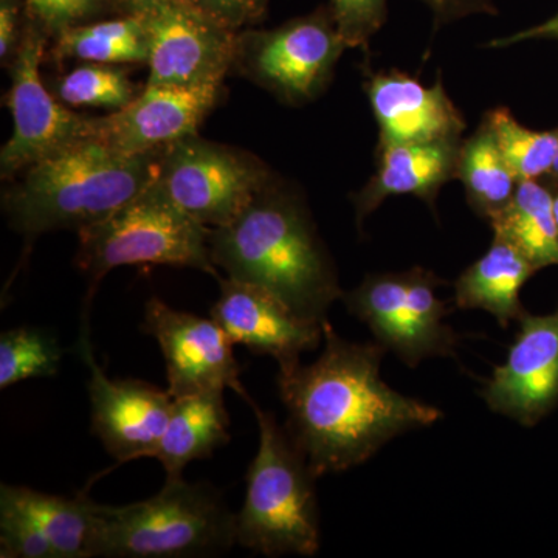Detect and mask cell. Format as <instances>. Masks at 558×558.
<instances>
[{
    "label": "cell",
    "mask_w": 558,
    "mask_h": 558,
    "mask_svg": "<svg viewBox=\"0 0 558 558\" xmlns=\"http://www.w3.org/2000/svg\"><path fill=\"white\" fill-rule=\"evenodd\" d=\"M442 284L433 271L414 267L368 275L359 288L343 292L341 300L368 326L377 343L416 368L427 359L457 355V333L444 323L449 311L436 295Z\"/></svg>",
    "instance_id": "cell-7"
},
{
    "label": "cell",
    "mask_w": 558,
    "mask_h": 558,
    "mask_svg": "<svg viewBox=\"0 0 558 558\" xmlns=\"http://www.w3.org/2000/svg\"><path fill=\"white\" fill-rule=\"evenodd\" d=\"M537 267L515 245L494 236L490 247L454 282L459 310H481L494 315L501 328L526 314L520 292Z\"/></svg>",
    "instance_id": "cell-19"
},
{
    "label": "cell",
    "mask_w": 558,
    "mask_h": 558,
    "mask_svg": "<svg viewBox=\"0 0 558 558\" xmlns=\"http://www.w3.org/2000/svg\"><path fill=\"white\" fill-rule=\"evenodd\" d=\"M275 182L258 157L193 134L159 153L157 186L183 213L204 226H227Z\"/></svg>",
    "instance_id": "cell-8"
},
{
    "label": "cell",
    "mask_w": 558,
    "mask_h": 558,
    "mask_svg": "<svg viewBox=\"0 0 558 558\" xmlns=\"http://www.w3.org/2000/svg\"><path fill=\"white\" fill-rule=\"evenodd\" d=\"M50 36L28 16L20 47L10 62L11 87L7 106L13 134L0 150V175L13 179L60 150L94 137V117L73 112L44 86L40 64Z\"/></svg>",
    "instance_id": "cell-10"
},
{
    "label": "cell",
    "mask_w": 558,
    "mask_h": 558,
    "mask_svg": "<svg viewBox=\"0 0 558 558\" xmlns=\"http://www.w3.org/2000/svg\"><path fill=\"white\" fill-rule=\"evenodd\" d=\"M222 84L148 86L126 108L94 117V137L124 154H148L197 134Z\"/></svg>",
    "instance_id": "cell-16"
},
{
    "label": "cell",
    "mask_w": 558,
    "mask_h": 558,
    "mask_svg": "<svg viewBox=\"0 0 558 558\" xmlns=\"http://www.w3.org/2000/svg\"><path fill=\"white\" fill-rule=\"evenodd\" d=\"M462 140L379 145V167L354 196L359 226L392 196H416L435 204L444 183L457 179Z\"/></svg>",
    "instance_id": "cell-18"
},
{
    "label": "cell",
    "mask_w": 558,
    "mask_h": 558,
    "mask_svg": "<svg viewBox=\"0 0 558 558\" xmlns=\"http://www.w3.org/2000/svg\"><path fill=\"white\" fill-rule=\"evenodd\" d=\"M457 179L464 185L470 207L481 218L494 219L512 199L519 182L499 153L486 120L472 137L461 143Z\"/></svg>",
    "instance_id": "cell-24"
},
{
    "label": "cell",
    "mask_w": 558,
    "mask_h": 558,
    "mask_svg": "<svg viewBox=\"0 0 558 558\" xmlns=\"http://www.w3.org/2000/svg\"><path fill=\"white\" fill-rule=\"evenodd\" d=\"M554 215H556L557 223H558V196L554 197Z\"/></svg>",
    "instance_id": "cell-37"
},
{
    "label": "cell",
    "mask_w": 558,
    "mask_h": 558,
    "mask_svg": "<svg viewBox=\"0 0 558 558\" xmlns=\"http://www.w3.org/2000/svg\"><path fill=\"white\" fill-rule=\"evenodd\" d=\"M142 330L159 341L172 399L223 392L226 388L241 398L247 396L240 380V363L233 355V341L215 319L172 310L159 296H153L145 306Z\"/></svg>",
    "instance_id": "cell-12"
},
{
    "label": "cell",
    "mask_w": 558,
    "mask_h": 558,
    "mask_svg": "<svg viewBox=\"0 0 558 558\" xmlns=\"http://www.w3.org/2000/svg\"><path fill=\"white\" fill-rule=\"evenodd\" d=\"M508 359L481 389L488 409L534 427L558 403V307L524 314Z\"/></svg>",
    "instance_id": "cell-15"
},
{
    "label": "cell",
    "mask_w": 558,
    "mask_h": 558,
    "mask_svg": "<svg viewBox=\"0 0 558 558\" xmlns=\"http://www.w3.org/2000/svg\"><path fill=\"white\" fill-rule=\"evenodd\" d=\"M119 9L120 13H126L134 0H110Z\"/></svg>",
    "instance_id": "cell-35"
},
{
    "label": "cell",
    "mask_w": 558,
    "mask_h": 558,
    "mask_svg": "<svg viewBox=\"0 0 558 558\" xmlns=\"http://www.w3.org/2000/svg\"><path fill=\"white\" fill-rule=\"evenodd\" d=\"M159 153L124 154L101 140H83L22 172L3 191V215L27 240L49 231L78 233L148 189Z\"/></svg>",
    "instance_id": "cell-3"
},
{
    "label": "cell",
    "mask_w": 558,
    "mask_h": 558,
    "mask_svg": "<svg viewBox=\"0 0 558 558\" xmlns=\"http://www.w3.org/2000/svg\"><path fill=\"white\" fill-rule=\"evenodd\" d=\"M62 349L40 329L16 328L0 336V389L60 371Z\"/></svg>",
    "instance_id": "cell-27"
},
{
    "label": "cell",
    "mask_w": 558,
    "mask_h": 558,
    "mask_svg": "<svg viewBox=\"0 0 558 558\" xmlns=\"http://www.w3.org/2000/svg\"><path fill=\"white\" fill-rule=\"evenodd\" d=\"M329 10L349 49L368 47L387 20V0H330Z\"/></svg>",
    "instance_id": "cell-30"
},
{
    "label": "cell",
    "mask_w": 558,
    "mask_h": 558,
    "mask_svg": "<svg viewBox=\"0 0 558 558\" xmlns=\"http://www.w3.org/2000/svg\"><path fill=\"white\" fill-rule=\"evenodd\" d=\"M148 36V86L222 84L233 69L238 32L189 0H134Z\"/></svg>",
    "instance_id": "cell-11"
},
{
    "label": "cell",
    "mask_w": 558,
    "mask_h": 558,
    "mask_svg": "<svg viewBox=\"0 0 558 558\" xmlns=\"http://www.w3.org/2000/svg\"><path fill=\"white\" fill-rule=\"evenodd\" d=\"M244 399L258 421L259 447L236 513V543L267 557L317 556L322 534L315 478L274 414L248 395Z\"/></svg>",
    "instance_id": "cell-5"
},
{
    "label": "cell",
    "mask_w": 558,
    "mask_h": 558,
    "mask_svg": "<svg viewBox=\"0 0 558 558\" xmlns=\"http://www.w3.org/2000/svg\"><path fill=\"white\" fill-rule=\"evenodd\" d=\"M219 284L211 318L233 344L277 360L279 373L296 368L301 354L325 340V323L301 317L269 290L233 278H220Z\"/></svg>",
    "instance_id": "cell-14"
},
{
    "label": "cell",
    "mask_w": 558,
    "mask_h": 558,
    "mask_svg": "<svg viewBox=\"0 0 558 558\" xmlns=\"http://www.w3.org/2000/svg\"><path fill=\"white\" fill-rule=\"evenodd\" d=\"M325 349L311 365L278 374L286 433L312 476L357 468L403 433L436 424L442 413L385 384L380 343L341 339L325 322Z\"/></svg>",
    "instance_id": "cell-1"
},
{
    "label": "cell",
    "mask_w": 558,
    "mask_h": 558,
    "mask_svg": "<svg viewBox=\"0 0 558 558\" xmlns=\"http://www.w3.org/2000/svg\"><path fill=\"white\" fill-rule=\"evenodd\" d=\"M554 175L558 179V132H557V154H556V160H554L553 170H550Z\"/></svg>",
    "instance_id": "cell-36"
},
{
    "label": "cell",
    "mask_w": 558,
    "mask_h": 558,
    "mask_svg": "<svg viewBox=\"0 0 558 558\" xmlns=\"http://www.w3.org/2000/svg\"><path fill=\"white\" fill-rule=\"evenodd\" d=\"M209 252L229 278L269 290L301 317L325 323L343 295L306 205L277 180L236 219L209 231Z\"/></svg>",
    "instance_id": "cell-2"
},
{
    "label": "cell",
    "mask_w": 558,
    "mask_h": 558,
    "mask_svg": "<svg viewBox=\"0 0 558 558\" xmlns=\"http://www.w3.org/2000/svg\"><path fill=\"white\" fill-rule=\"evenodd\" d=\"M27 22L25 0H0V60L3 65L13 61Z\"/></svg>",
    "instance_id": "cell-32"
},
{
    "label": "cell",
    "mask_w": 558,
    "mask_h": 558,
    "mask_svg": "<svg viewBox=\"0 0 558 558\" xmlns=\"http://www.w3.org/2000/svg\"><path fill=\"white\" fill-rule=\"evenodd\" d=\"M27 13L51 39L87 22L102 20L119 9L110 0H25Z\"/></svg>",
    "instance_id": "cell-29"
},
{
    "label": "cell",
    "mask_w": 558,
    "mask_h": 558,
    "mask_svg": "<svg viewBox=\"0 0 558 558\" xmlns=\"http://www.w3.org/2000/svg\"><path fill=\"white\" fill-rule=\"evenodd\" d=\"M81 357L90 371L92 433L117 465L153 458L170 421V392L142 380H112L94 357L89 318H83Z\"/></svg>",
    "instance_id": "cell-13"
},
{
    "label": "cell",
    "mask_w": 558,
    "mask_h": 558,
    "mask_svg": "<svg viewBox=\"0 0 558 558\" xmlns=\"http://www.w3.org/2000/svg\"><path fill=\"white\" fill-rule=\"evenodd\" d=\"M0 494L13 499L39 524L58 558L94 557L98 502L92 501L86 490L65 498L3 483Z\"/></svg>",
    "instance_id": "cell-21"
},
{
    "label": "cell",
    "mask_w": 558,
    "mask_h": 558,
    "mask_svg": "<svg viewBox=\"0 0 558 558\" xmlns=\"http://www.w3.org/2000/svg\"><path fill=\"white\" fill-rule=\"evenodd\" d=\"M454 2H458V3H459V2H461V0H454Z\"/></svg>",
    "instance_id": "cell-38"
},
{
    "label": "cell",
    "mask_w": 558,
    "mask_h": 558,
    "mask_svg": "<svg viewBox=\"0 0 558 558\" xmlns=\"http://www.w3.org/2000/svg\"><path fill=\"white\" fill-rule=\"evenodd\" d=\"M54 60L97 64H148L145 25L137 13L126 11L110 20L76 25L53 39Z\"/></svg>",
    "instance_id": "cell-23"
},
{
    "label": "cell",
    "mask_w": 558,
    "mask_h": 558,
    "mask_svg": "<svg viewBox=\"0 0 558 558\" xmlns=\"http://www.w3.org/2000/svg\"><path fill=\"white\" fill-rule=\"evenodd\" d=\"M229 427L223 392L174 399L170 421L153 458L163 465L167 480L182 478L191 461L209 458L230 442Z\"/></svg>",
    "instance_id": "cell-20"
},
{
    "label": "cell",
    "mask_w": 558,
    "mask_h": 558,
    "mask_svg": "<svg viewBox=\"0 0 558 558\" xmlns=\"http://www.w3.org/2000/svg\"><path fill=\"white\" fill-rule=\"evenodd\" d=\"M348 49L330 10L319 9L271 31L238 32L233 69L286 105H307Z\"/></svg>",
    "instance_id": "cell-9"
},
{
    "label": "cell",
    "mask_w": 558,
    "mask_h": 558,
    "mask_svg": "<svg viewBox=\"0 0 558 558\" xmlns=\"http://www.w3.org/2000/svg\"><path fill=\"white\" fill-rule=\"evenodd\" d=\"M126 70L112 64L83 62L61 76L53 94L73 108H100L112 112L126 108L140 94Z\"/></svg>",
    "instance_id": "cell-26"
},
{
    "label": "cell",
    "mask_w": 558,
    "mask_h": 558,
    "mask_svg": "<svg viewBox=\"0 0 558 558\" xmlns=\"http://www.w3.org/2000/svg\"><path fill=\"white\" fill-rule=\"evenodd\" d=\"M0 557L58 558L39 524L3 494H0Z\"/></svg>",
    "instance_id": "cell-28"
},
{
    "label": "cell",
    "mask_w": 558,
    "mask_h": 558,
    "mask_svg": "<svg viewBox=\"0 0 558 558\" xmlns=\"http://www.w3.org/2000/svg\"><path fill=\"white\" fill-rule=\"evenodd\" d=\"M422 2L427 3L429 9L435 11L436 14H439V16L454 13V10H457L459 5L454 0H422Z\"/></svg>",
    "instance_id": "cell-34"
},
{
    "label": "cell",
    "mask_w": 558,
    "mask_h": 558,
    "mask_svg": "<svg viewBox=\"0 0 558 558\" xmlns=\"http://www.w3.org/2000/svg\"><path fill=\"white\" fill-rule=\"evenodd\" d=\"M539 38H558V14L556 17H553V20L546 21L545 24L537 25V27L527 28V31L509 36V38L492 40V43H488V47L498 49V47H508L512 46V44Z\"/></svg>",
    "instance_id": "cell-33"
},
{
    "label": "cell",
    "mask_w": 558,
    "mask_h": 558,
    "mask_svg": "<svg viewBox=\"0 0 558 558\" xmlns=\"http://www.w3.org/2000/svg\"><path fill=\"white\" fill-rule=\"evenodd\" d=\"M486 123L517 182L535 180L553 170L557 132L529 130L513 119L506 108L492 110Z\"/></svg>",
    "instance_id": "cell-25"
},
{
    "label": "cell",
    "mask_w": 558,
    "mask_h": 558,
    "mask_svg": "<svg viewBox=\"0 0 558 558\" xmlns=\"http://www.w3.org/2000/svg\"><path fill=\"white\" fill-rule=\"evenodd\" d=\"M209 231L150 183L108 218L78 231L76 266L90 279L89 299L102 277L123 266L190 267L220 279Z\"/></svg>",
    "instance_id": "cell-6"
},
{
    "label": "cell",
    "mask_w": 558,
    "mask_h": 558,
    "mask_svg": "<svg viewBox=\"0 0 558 558\" xmlns=\"http://www.w3.org/2000/svg\"><path fill=\"white\" fill-rule=\"evenodd\" d=\"M379 145L461 140L465 121L442 83L428 87L405 73H376L366 83Z\"/></svg>",
    "instance_id": "cell-17"
},
{
    "label": "cell",
    "mask_w": 558,
    "mask_h": 558,
    "mask_svg": "<svg viewBox=\"0 0 558 558\" xmlns=\"http://www.w3.org/2000/svg\"><path fill=\"white\" fill-rule=\"evenodd\" d=\"M494 236L515 245L537 269L558 266V223L554 197L535 180L517 185L512 199L488 220Z\"/></svg>",
    "instance_id": "cell-22"
},
{
    "label": "cell",
    "mask_w": 558,
    "mask_h": 558,
    "mask_svg": "<svg viewBox=\"0 0 558 558\" xmlns=\"http://www.w3.org/2000/svg\"><path fill=\"white\" fill-rule=\"evenodd\" d=\"M234 543L236 513L209 484L167 480L145 501L97 505L94 557H209L227 553Z\"/></svg>",
    "instance_id": "cell-4"
},
{
    "label": "cell",
    "mask_w": 558,
    "mask_h": 558,
    "mask_svg": "<svg viewBox=\"0 0 558 558\" xmlns=\"http://www.w3.org/2000/svg\"><path fill=\"white\" fill-rule=\"evenodd\" d=\"M213 20L233 32L263 20L269 0H189Z\"/></svg>",
    "instance_id": "cell-31"
}]
</instances>
